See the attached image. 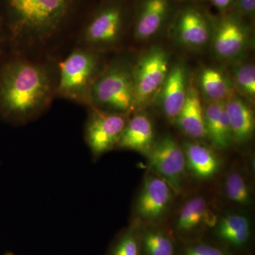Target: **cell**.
Masks as SVG:
<instances>
[{"instance_id":"cell-26","label":"cell","mask_w":255,"mask_h":255,"mask_svg":"<svg viewBox=\"0 0 255 255\" xmlns=\"http://www.w3.org/2000/svg\"><path fill=\"white\" fill-rule=\"evenodd\" d=\"M177 255H236L211 241L203 239L189 243H179Z\"/></svg>"},{"instance_id":"cell-27","label":"cell","mask_w":255,"mask_h":255,"mask_svg":"<svg viewBox=\"0 0 255 255\" xmlns=\"http://www.w3.org/2000/svg\"><path fill=\"white\" fill-rule=\"evenodd\" d=\"M233 6L235 14L243 18L251 16L255 11V0H236Z\"/></svg>"},{"instance_id":"cell-5","label":"cell","mask_w":255,"mask_h":255,"mask_svg":"<svg viewBox=\"0 0 255 255\" xmlns=\"http://www.w3.org/2000/svg\"><path fill=\"white\" fill-rule=\"evenodd\" d=\"M169 55L162 47L154 46L144 52L132 67L135 107L140 110L159 95L169 70Z\"/></svg>"},{"instance_id":"cell-8","label":"cell","mask_w":255,"mask_h":255,"mask_svg":"<svg viewBox=\"0 0 255 255\" xmlns=\"http://www.w3.org/2000/svg\"><path fill=\"white\" fill-rule=\"evenodd\" d=\"M127 122L125 114L91 107L85 124V137L94 159L100 158L116 148Z\"/></svg>"},{"instance_id":"cell-15","label":"cell","mask_w":255,"mask_h":255,"mask_svg":"<svg viewBox=\"0 0 255 255\" xmlns=\"http://www.w3.org/2000/svg\"><path fill=\"white\" fill-rule=\"evenodd\" d=\"M171 10L170 0H141L134 26V36L137 41H146L155 36L163 27Z\"/></svg>"},{"instance_id":"cell-28","label":"cell","mask_w":255,"mask_h":255,"mask_svg":"<svg viewBox=\"0 0 255 255\" xmlns=\"http://www.w3.org/2000/svg\"><path fill=\"white\" fill-rule=\"evenodd\" d=\"M211 1L220 11H226L233 6L236 0H211Z\"/></svg>"},{"instance_id":"cell-6","label":"cell","mask_w":255,"mask_h":255,"mask_svg":"<svg viewBox=\"0 0 255 255\" xmlns=\"http://www.w3.org/2000/svg\"><path fill=\"white\" fill-rule=\"evenodd\" d=\"M126 11L118 1L107 3L97 10L82 33L85 48L96 50L117 44L124 33Z\"/></svg>"},{"instance_id":"cell-12","label":"cell","mask_w":255,"mask_h":255,"mask_svg":"<svg viewBox=\"0 0 255 255\" xmlns=\"http://www.w3.org/2000/svg\"><path fill=\"white\" fill-rule=\"evenodd\" d=\"M213 243L222 247L233 254H248L253 238V223L249 217L240 213H231L219 217L211 228Z\"/></svg>"},{"instance_id":"cell-1","label":"cell","mask_w":255,"mask_h":255,"mask_svg":"<svg viewBox=\"0 0 255 255\" xmlns=\"http://www.w3.org/2000/svg\"><path fill=\"white\" fill-rule=\"evenodd\" d=\"M55 84L46 66L22 58L0 69V112L15 123L26 124L49 107Z\"/></svg>"},{"instance_id":"cell-24","label":"cell","mask_w":255,"mask_h":255,"mask_svg":"<svg viewBox=\"0 0 255 255\" xmlns=\"http://www.w3.org/2000/svg\"><path fill=\"white\" fill-rule=\"evenodd\" d=\"M107 255H140L138 225L132 222L120 231L111 243Z\"/></svg>"},{"instance_id":"cell-22","label":"cell","mask_w":255,"mask_h":255,"mask_svg":"<svg viewBox=\"0 0 255 255\" xmlns=\"http://www.w3.org/2000/svg\"><path fill=\"white\" fill-rule=\"evenodd\" d=\"M201 92L209 102H224L235 92L233 80L221 69L206 67L199 75Z\"/></svg>"},{"instance_id":"cell-16","label":"cell","mask_w":255,"mask_h":255,"mask_svg":"<svg viewBox=\"0 0 255 255\" xmlns=\"http://www.w3.org/2000/svg\"><path fill=\"white\" fill-rule=\"evenodd\" d=\"M203 110L206 137L216 149L229 148L233 143V137L226 101L209 102Z\"/></svg>"},{"instance_id":"cell-25","label":"cell","mask_w":255,"mask_h":255,"mask_svg":"<svg viewBox=\"0 0 255 255\" xmlns=\"http://www.w3.org/2000/svg\"><path fill=\"white\" fill-rule=\"evenodd\" d=\"M232 80L235 90L253 100L255 96V68L253 63L244 62L235 66Z\"/></svg>"},{"instance_id":"cell-18","label":"cell","mask_w":255,"mask_h":255,"mask_svg":"<svg viewBox=\"0 0 255 255\" xmlns=\"http://www.w3.org/2000/svg\"><path fill=\"white\" fill-rule=\"evenodd\" d=\"M175 123L181 130L191 138L199 140L206 137L200 92L192 78L189 80L185 103Z\"/></svg>"},{"instance_id":"cell-30","label":"cell","mask_w":255,"mask_h":255,"mask_svg":"<svg viewBox=\"0 0 255 255\" xmlns=\"http://www.w3.org/2000/svg\"><path fill=\"white\" fill-rule=\"evenodd\" d=\"M1 18H0V32H1Z\"/></svg>"},{"instance_id":"cell-4","label":"cell","mask_w":255,"mask_h":255,"mask_svg":"<svg viewBox=\"0 0 255 255\" xmlns=\"http://www.w3.org/2000/svg\"><path fill=\"white\" fill-rule=\"evenodd\" d=\"M102 70L100 55L95 50L86 48L74 50L59 65L55 94L90 105L92 85Z\"/></svg>"},{"instance_id":"cell-10","label":"cell","mask_w":255,"mask_h":255,"mask_svg":"<svg viewBox=\"0 0 255 255\" xmlns=\"http://www.w3.org/2000/svg\"><path fill=\"white\" fill-rule=\"evenodd\" d=\"M251 32L239 15L231 13L211 24V39L215 55L222 60L236 59L247 50Z\"/></svg>"},{"instance_id":"cell-2","label":"cell","mask_w":255,"mask_h":255,"mask_svg":"<svg viewBox=\"0 0 255 255\" xmlns=\"http://www.w3.org/2000/svg\"><path fill=\"white\" fill-rule=\"evenodd\" d=\"M14 41L43 45L56 36L70 18L75 0H1Z\"/></svg>"},{"instance_id":"cell-19","label":"cell","mask_w":255,"mask_h":255,"mask_svg":"<svg viewBox=\"0 0 255 255\" xmlns=\"http://www.w3.org/2000/svg\"><path fill=\"white\" fill-rule=\"evenodd\" d=\"M232 129L233 142L243 145L249 142L255 132V114L246 100L233 94L226 101Z\"/></svg>"},{"instance_id":"cell-11","label":"cell","mask_w":255,"mask_h":255,"mask_svg":"<svg viewBox=\"0 0 255 255\" xmlns=\"http://www.w3.org/2000/svg\"><path fill=\"white\" fill-rule=\"evenodd\" d=\"M151 168L164 179L174 192L182 191L186 172L184 150L169 135L156 142L148 155Z\"/></svg>"},{"instance_id":"cell-21","label":"cell","mask_w":255,"mask_h":255,"mask_svg":"<svg viewBox=\"0 0 255 255\" xmlns=\"http://www.w3.org/2000/svg\"><path fill=\"white\" fill-rule=\"evenodd\" d=\"M139 226L140 255H177L178 243L161 225Z\"/></svg>"},{"instance_id":"cell-17","label":"cell","mask_w":255,"mask_h":255,"mask_svg":"<svg viewBox=\"0 0 255 255\" xmlns=\"http://www.w3.org/2000/svg\"><path fill=\"white\" fill-rule=\"evenodd\" d=\"M155 143L153 124L146 114L138 113L128 120L116 148L147 155Z\"/></svg>"},{"instance_id":"cell-23","label":"cell","mask_w":255,"mask_h":255,"mask_svg":"<svg viewBox=\"0 0 255 255\" xmlns=\"http://www.w3.org/2000/svg\"><path fill=\"white\" fill-rule=\"evenodd\" d=\"M223 191L228 200L242 206L251 205L253 191L246 174L234 169L229 171L223 180Z\"/></svg>"},{"instance_id":"cell-20","label":"cell","mask_w":255,"mask_h":255,"mask_svg":"<svg viewBox=\"0 0 255 255\" xmlns=\"http://www.w3.org/2000/svg\"><path fill=\"white\" fill-rule=\"evenodd\" d=\"M186 167L194 177L206 180L214 177L221 166V159L211 147L196 142H187L183 148Z\"/></svg>"},{"instance_id":"cell-29","label":"cell","mask_w":255,"mask_h":255,"mask_svg":"<svg viewBox=\"0 0 255 255\" xmlns=\"http://www.w3.org/2000/svg\"><path fill=\"white\" fill-rule=\"evenodd\" d=\"M5 255H14L13 254V253H6V254Z\"/></svg>"},{"instance_id":"cell-3","label":"cell","mask_w":255,"mask_h":255,"mask_svg":"<svg viewBox=\"0 0 255 255\" xmlns=\"http://www.w3.org/2000/svg\"><path fill=\"white\" fill-rule=\"evenodd\" d=\"M89 106L103 112L125 115L134 110L132 67L124 60H116L104 68L92 85Z\"/></svg>"},{"instance_id":"cell-9","label":"cell","mask_w":255,"mask_h":255,"mask_svg":"<svg viewBox=\"0 0 255 255\" xmlns=\"http://www.w3.org/2000/svg\"><path fill=\"white\" fill-rule=\"evenodd\" d=\"M173 190L156 174L145 178L137 196L132 223L138 226L160 225L172 204Z\"/></svg>"},{"instance_id":"cell-7","label":"cell","mask_w":255,"mask_h":255,"mask_svg":"<svg viewBox=\"0 0 255 255\" xmlns=\"http://www.w3.org/2000/svg\"><path fill=\"white\" fill-rule=\"evenodd\" d=\"M219 217L204 196H196L186 201L167 228L178 243L203 239L214 227Z\"/></svg>"},{"instance_id":"cell-31","label":"cell","mask_w":255,"mask_h":255,"mask_svg":"<svg viewBox=\"0 0 255 255\" xmlns=\"http://www.w3.org/2000/svg\"><path fill=\"white\" fill-rule=\"evenodd\" d=\"M246 255H252V253H248V254H247Z\"/></svg>"},{"instance_id":"cell-14","label":"cell","mask_w":255,"mask_h":255,"mask_svg":"<svg viewBox=\"0 0 255 255\" xmlns=\"http://www.w3.org/2000/svg\"><path fill=\"white\" fill-rule=\"evenodd\" d=\"M188 72L184 64L177 63L169 68L160 92L161 108L166 119L175 123L187 97Z\"/></svg>"},{"instance_id":"cell-13","label":"cell","mask_w":255,"mask_h":255,"mask_svg":"<svg viewBox=\"0 0 255 255\" xmlns=\"http://www.w3.org/2000/svg\"><path fill=\"white\" fill-rule=\"evenodd\" d=\"M212 21L201 10L187 6L179 11L175 24L174 33L183 46L192 49H199L211 40Z\"/></svg>"}]
</instances>
